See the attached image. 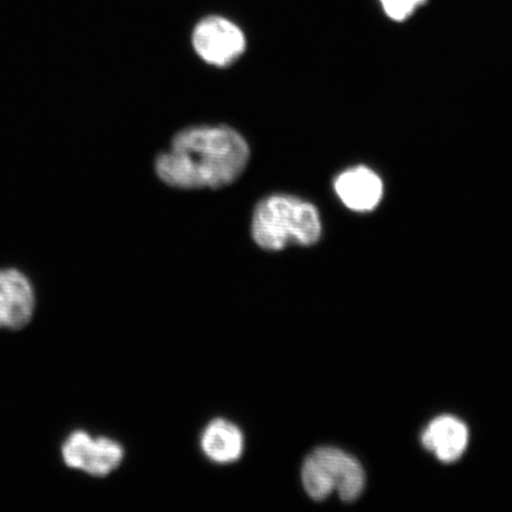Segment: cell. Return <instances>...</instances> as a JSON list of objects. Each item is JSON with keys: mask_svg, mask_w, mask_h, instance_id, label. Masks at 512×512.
Instances as JSON below:
<instances>
[{"mask_svg": "<svg viewBox=\"0 0 512 512\" xmlns=\"http://www.w3.org/2000/svg\"><path fill=\"white\" fill-rule=\"evenodd\" d=\"M192 43L201 59L216 67L230 66L246 50L243 32L222 17H208L198 23Z\"/></svg>", "mask_w": 512, "mask_h": 512, "instance_id": "cell-5", "label": "cell"}, {"mask_svg": "<svg viewBox=\"0 0 512 512\" xmlns=\"http://www.w3.org/2000/svg\"><path fill=\"white\" fill-rule=\"evenodd\" d=\"M334 188L339 200L355 213H370L380 206L384 194L382 178L368 166L357 165L341 172Z\"/></svg>", "mask_w": 512, "mask_h": 512, "instance_id": "cell-7", "label": "cell"}, {"mask_svg": "<svg viewBox=\"0 0 512 512\" xmlns=\"http://www.w3.org/2000/svg\"><path fill=\"white\" fill-rule=\"evenodd\" d=\"M421 440L426 450L441 463L451 464L464 456L469 444V430L454 416H439L427 426Z\"/></svg>", "mask_w": 512, "mask_h": 512, "instance_id": "cell-8", "label": "cell"}, {"mask_svg": "<svg viewBox=\"0 0 512 512\" xmlns=\"http://www.w3.org/2000/svg\"><path fill=\"white\" fill-rule=\"evenodd\" d=\"M36 298L27 275L16 268L0 270V329L22 330L34 317Z\"/></svg>", "mask_w": 512, "mask_h": 512, "instance_id": "cell-6", "label": "cell"}, {"mask_svg": "<svg viewBox=\"0 0 512 512\" xmlns=\"http://www.w3.org/2000/svg\"><path fill=\"white\" fill-rule=\"evenodd\" d=\"M124 454L117 441L104 437L93 439L83 431L70 434L62 445L64 464L94 477H106L117 470Z\"/></svg>", "mask_w": 512, "mask_h": 512, "instance_id": "cell-4", "label": "cell"}, {"mask_svg": "<svg viewBox=\"0 0 512 512\" xmlns=\"http://www.w3.org/2000/svg\"><path fill=\"white\" fill-rule=\"evenodd\" d=\"M322 230L318 209L297 197H267L254 210L253 239L266 251H281L291 242L300 246L315 245L322 238Z\"/></svg>", "mask_w": 512, "mask_h": 512, "instance_id": "cell-2", "label": "cell"}, {"mask_svg": "<svg viewBox=\"0 0 512 512\" xmlns=\"http://www.w3.org/2000/svg\"><path fill=\"white\" fill-rule=\"evenodd\" d=\"M384 2V0H382V3Z\"/></svg>", "mask_w": 512, "mask_h": 512, "instance_id": "cell-11", "label": "cell"}, {"mask_svg": "<svg viewBox=\"0 0 512 512\" xmlns=\"http://www.w3.org/2000/svg\"><path fill=\"white\" fill-rule=\"evenodd\" d=\"M302 482L306 494L324 501L337 492L342 501L351 503L362 495L366 473L354 457L335 447H319L305 459Z\"/></svg>", "mask_w": 512, "mask_h": 512, "instance_id": "cell-3", "label": "cell"}, {"mask_svg": "<svg viewBox=\"0 0 512 512\" xmlns=\"http://www.w3.org/2000/svg\"><path fill=\"white\" fill-rule=\"evenodd\" d=\"M424 2L425 0H384L383 6L390 18L403 21L412 14L416 6Z\"/></svg>", "mask_w": 512, "mask_h": 512, "instance_id": "cell-10", "label": "cell"}, {"mask_svg": "<svg viewBox=\"0 0 512 512\" xmlns=\"http://www.w3.org/2000/svg\"><path fill=\"white\" fill-rule=\"evenodd\" d=\"M248 159V144L233 128L189 127L176 134L169 151L160 153L156 171L170 187L217 189L233 183Z\"/></svg>", "mask_w": 512, "mask_h": 512, "instance_id": "cell-1", "label": "cell"}, {"mask_svg": "<svg viewBox=\"0 0 512 512\" xmlns=\"http://www.w3.org/2000/svg\"><path fill=\"white\" fill-rule=\"evenodd\" d=\"M201 448L206 457L216 464L238 462L245 448L240 428L232 422L217 419L207 426L201 438Z\"/></svg>", "mask_w": 512, "mask_h": 512, "instance_id": "cell-9", "label": "cell"}]
</instances>
